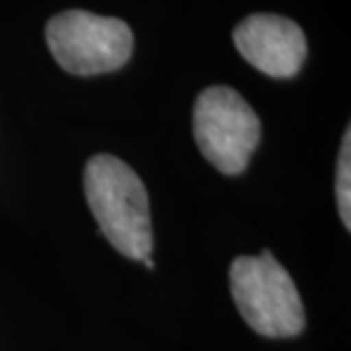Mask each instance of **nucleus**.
Segmentation results:
<instances>
[{"instance_id": "3", "label": "nucleus", "mask_w": 351, "mask_h": 351, "mask_svg": "<svg viewBox=\"0 0 351 351\" xmlns=\"http://www.w3.org/2000/svg\"><path fill=\"white\" fill-rule=\"evenodd\" d=\"M46 44L64 71L98 75L121 69L132 55V30L121 19L69 10L46 25Z\"/></svg>"}, {"instance_id": "7", "label": "nucleus", "mask_w": 351, "mask_h": 351, "mask_svg": "<svg viewBox=\"0 0 351 351\" xmlns=\"http://www.w3.org/2000/svg\"><path fill=\"white\" fill-rule=\"evenodd\" d=\"M142 263H144L146 267H149V269H153V267H156V263H153V258H151V256H146Z\"/></svg>"}, {"instance_id": "2", "label": "nucleus", "mask_w": 351, "mask_h": 351, "mask_svg": "<svg viewBox=\"0 0 351 351\" xmlns=\"http://www.w3.org/2000/svg\"><path fill=\"white\" fill-rule=\"evenodd\" d=\"M230 292L244 322L265 338H292L304 331L306 313L299 290L269 251L235 258Z\"/></svg>"}, {"instance_id": "1", "label": "nucleus", "mask_w": 351, "mask_h": 351, "mask_svg": "<svg viewBox=\"0 0 351 351\" xmlns=\"http://www.w3.org/2000/svg\"><path fill=\"white\" fill-rule=\"evenodd\" d=\"M85 196L101 233L119 254L144 261L153 249L149 194L123 160L94 156L85 167Z\"/></svg>"}, {"instance_id": "5", "label": "nucleus", "mask_w": 351, "mask_h": 351, "mask_svg": "<svg viewBox=\"0 0 351 351\" xmlns=\"http://www.w3.org/2000/svg\"><path fill=\"white\" fill-rule=\"evenodd\" d=\"M233 41L242 58L269 78L297 75L308 53L304 30L278 14L247 16L235 27Z\"/></svg>"}, {"instance_id": "4", "label": "nucleus", "mask_w": 351, "mask_h": 351, "mask_svg": "<svg viewBox=\"0 0 351 351\" xmlns=\"http://www.w3.org/2000/svg\"><path fill=\"white\" fill-rule=\"evenodd\" d=\"M194 139L215 169L237 176L254 156L261 121L235 89L208 87L194 103Z\"/></svg>"}, {"instance_id": "6", "label": "nucleus", "mask_w": 351, "mask_h": 351, "mask_svg": "<svg viewBox=\"0 0 351 351\" xmlns=\"http://www.w3.org/2000/svg\"><path fill=\"white\" fill-rule=\"evenodd\" d=\"M335 196H338V213L345 228H351V130L345 132L342 149L338 156V173H335Z\"/></svg>"}]
</instances>
